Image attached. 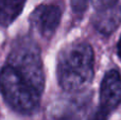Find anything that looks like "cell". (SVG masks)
<instances>
[{
  "label": "cell",
  "instance_id": "cell-7",
  "mask_svg": "<svg viewBox=\"0 0 121 120\" xmlns=\"http://www.w3.org/2000/svg\"><path fill=\"white\" fill-rule=\"evenodd\" d=\"M27 0H0V27L9 28L21 14Z\"/></svg>",
  "mask_w": 121,
  "mask_h": 120
},
{
  "label": "cell",
  "instance_id": "cell-9",
  "mask_svg": "<svg viewBox=\"0 0 121 120\" xmlns=\"http://www.w3.org/2000/svg\"><path fill=\"white\" fill-rule=\"evenodd\" d=\"M89 2L95 8H97V10H99V9H102V8H105V6L115 4L116 2H117V0H89Z\"/></svg>",
  "mask_w": 121,
  "mask_h": 120
},
{
  "label": "cell",
  "instance_id": "cell-11",
  "mask_svg": "<svg viewBox=\"0 0 121 120\" xmlns=\"http://www.w3.org/2000/svg\"><path fill=\"white\" fill-rule=\"evenodd\" d=\"M55 120H80L79 117L73 113H65V114L59 116Z\"/></svg>",
  "mask_w": 121,
  "mask_h": 120
},
{
  "label": "cell",
  "instance_id": "cell-3",
  "mask_svg": "<svg viewBox=\"0 0 121 120\" xmlns=\"http://www.w3.org/2000/svg\"><path fill=\"white\" fill-rule=\"evenodd\" d=\"M0 93L9 107L17 114L30 116L39 107L42 95L6 63L0 68Z\"/></svg>",
  "mask_w": 121,
  "mask_h": 120
},
{
  "label": "cell",
  "instance_id": "cell-12",
  "mask_svg": "<svg viewBox=\"0 0 121 120\" xmlns=\"http://www.w3.org/2000/svg\"><path fill=\"white\" fill-rule=\"evenodd\" d=\"M117 49H118V54H119V56H120V59H121V37H120L119 42H118Z\"/></svg>",
  "mask_w": 121,
  "mask_h": 120
},
{
  "label": "cell",
  "instance_id": "cell-10",
  "mask_svg": "<svg viewBox=\"0 0 121 120\" xmlns=\"http://www.w3.org/2000/svg\"><path fill=\"white\" fill-rule=\"evenodd\" d=\"M109 113L107 111H105L104 108L99 107L98 110L95 112V114L91 116V118L89 120H107V117H108Z\"/></svg>",
  "mask_w": 121,
  "mask_h": 120
},
{
  "label": "cell",
  "instance_id": "cell-1",
  "mask_svg": "<svg viewBox=\"0 0 121 120\" xmlns=\"http://www.w3.org/2000/svg\"><path fill=\"white\" fill-rule=\"evenodd\" d=\"M94 50L85 42L65 46L57 56L56 76L60 86L68 93L87 88L94 78Z\"/></svg>",
  "mask_w": 121,
  "mask_h": 120
},
{
  "label": "cell",
  "instance_id": "cell-6",
  "mask_svg": "<svg viewBox=\"0 0 121 120\" xmlns=\"http://www.w3.org/2000/svg\"><path fill=\"white\" fill-rule=\"evenodd\" d=\"M92 23L98 32L109 35L121 23V8L115 3L99 9L92 16Z\"/></svg>",
  "mask_w": 121,
  "mask_h": 120
},
{
  "label": "cell",
  "instance_id": "cell-5",
  "mask_svg": "<svg viewBox=\"0 0 121 120\" xmlns=\"http://www.w3.org/2000/svg\"><path fill=\"white\" fill-rule=\"evenodd\" d=\"M121 104V72L112 69L103 78L100 88V107L108 113Z\"/></svg>",
  "mask_w": 121,
  "mask_h": 120
},
{
  "label": "cell",
  "instance_id": "cell-4",
  "mask_svg": "<svg viewBox=\"0 0 121 120\" xmlns=\"http://www.w3.org/2000/svg\"><path fill=\"white\" fill-rule=\"evenodd\" d=\"M62 13V6L57 3L40 4L30 15V23L42 37L49 39L59 28Z\"/></svg>",
  "mask_w": 121,
  "mask_h": 120
},
{
  "label": "cell",
  "instance_id": "cell-8",
  "mask_svg": "<svg viewBox=\"0 0 121 120\" xmlns=\"http://www.w3.org/2000/svg\"><path fill=\"white\" fill-rule=\"evenodd\" d=\"M89 0H71V8L73 13L77 15H82L85 12Z\"/></svg>",
  "mask_w": 121,
  "mask_h": 120
},
{
  "label": "cell",
  "instance_id": "cell-2",
  "mask_svg": "<svg viewBox=\"0 0 121 120\" xmlns=\"http://www.w3.org/2000/svg\"><path fill=\"white\" fill-rule=\"evenodd\" d=\"M6 64L38 94L45 89V72L38 45L30 36H20L13 42L6 57Z\"/></svg>",
  "mask_w": 121,
  "mask_h": 120
}]
</instances>
